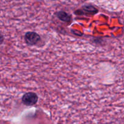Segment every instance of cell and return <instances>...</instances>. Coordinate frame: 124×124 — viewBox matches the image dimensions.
<instances>
[{
    "label": "cell",
    "mask_w": 124,
    "mask_h": 124,
    "mask_svg": "<svg viewBox=\"0 0 124 124\" xmlns=\"http://www.w3.org/2000/svg\"><path fill=\"white\" fill-rule=\"evenodd\" d=\"M38 97L35 92H29L25 93L22 97V102L26 106L35 105L38 102Z\"/></svg>",
    "instance_id": "obj_1"
},
{
    "label": "cell",
    "mask_w": 124,
    "mask_h": 124,
    "mask_svg": "<svg viewBox=\"0 0 124 124\" xmlns=\"http://www.w3.org/2000/svg\"><path fill=\"white\" fill-rule=\"evenodd\" d=\"M24 39L29 46H35L41 41V36L35 32H28L24 36Z\"/></svg>",
    "instance_id": "obj_2"
},
{
    "label": "cell",
    "mask_w": 124,
    "mask_h": 124,
    "mask_svg": "<svg viewBox=\"0 0 124 124\" xmlns=\"http://www.w3.org/2000/svg\"><path fill=\"white\" fill-rule=\"evenodd\" d=\"M98 12V9L94 7L92 5H85V6H82V8L80 9L77 10L75 12L76 15H94L96 14Z\"/></svg>",
    "instance_id": "obj_3"
},
{
    "label": "cell",
    "mask_w": 124,
    "mask_h": 124,
    "mask_svg": "<svg viewBox=\"0 0 124 124\" xmlns=\"http://www.w3.org/2000/svg\"><path fill=\"white\" fill-rule=\"evenodd\" d=\"M57 17L59 18L60 20L65 23H70L71 21V15L69 14L67 12L64 11H59L56 14Z\"/></svg>",
    "instance_id": "obj_4"
},
{
    "label": "cell",
    "mask_w": 124,
    "mask_h": 124,
    "mask_svg": "<svg viewBox=\"0 0 124 124\" xmlns=\"http://www.w3.org/2000/svg\"><path fill=\"white\" fill-rule=\"evenodd\" d=\"M4 40V36L1 34H0V45L3 43Z\"/></svg>",
    "instance_id": "obj_5"
}]
</instances>
